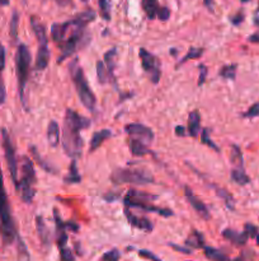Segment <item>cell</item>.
<instances>
[{
    "instance_id": "6da1fadb",
    "label": "cell",
    "mask_w": 259,
    "mask_h": 261,
    "mask_svg": "<svg viewBox=\"0 0 259 261\" xmlns=\"http://www.w3.org/2000/svg\"><path fill=\"white\" fill-rule=\"evenodd\" d=\"M90 126V120L82 116L74 110L67 109L65 112L64 125H62V148L66 155L72 159L80 157L84 147V142L80 135V132L85 127Z\"/></svg>"
},
{
    "instance_id": "7a4b0ae2",
    "label": "cell",
    "mask_w": 259,
    "mask_h": 261,
    "mask_svg": "<svg viewBox=\"0 0 259 261\" xmlns=\"http://www.w3.org/2000/svg\"><path fill=\"white\" fill-rule=\"evenodd\" d=\"M0 235L4 245H12L17 238V228L12 217L11 204H9L8 195L4 187L3 171L0 166Z\"/></svg>"
},
{
    "instance_id": "3957f363",
    "label": "cell",
    "mask_w": 259,
    "mask_h": 261,
    "mask_svg": "<svg viewBox=\"0 0 259 261\" xmlns=\"http://www.w3.org/2000/svg\"><path fill=\"white\" fill-rule=\"evenodd\" d=\"M22 176L21 180H18V184L16 185V190L21 195L22 200L27 204L32 203L36 190H34V184H36V172H34L33 163L29 158H22Z\"/></svg>"
},
{
    "instance_id": "277c9868",
    "label": "cell",
    "mask_w": 259,
    "mask_h": 261,
    "mask_svg": "<svg viewBox=\"0 0 259 261\" xmlns=\"http://www.w3.org/2000/svg\"><path fill=\"white\" fill-rule=\"evenodd\" d=\"M31 51L24 44H21L17 49L16 55V68H17V78H18V87H19V96H21L22 104L26 106V97H24V91L26 85L28 82L29 69H31Z\"/></svg>"
},
{
    "instance_id": "5b68a950",
    "label": "cell",
    "mask_w": 259,
    "mask_h": 261,
    "mask_svg": "<svg viewBox=\"0 0 259 261\" xmlns=\"http://www.w3.org/2000/svg\"><path fill=\"white\" fill-rule=\"evenodd\" d=\"M113 184H135L147 185L154 182V176L146 170H132V168H117L110 175Z\"/></svg>"
},
{
    "instance_id": "8992f818",
    "label": "cell",
    "mask_w": 259,
    "mask_h": 261,
    "mask_svg": "<svg viewBox=\"0 0 259 261\" xmlns=\"http://www.w3.org/2000/svg\"><path fill=\"white\" fill-rule=\"evenodd\" d=\"M71 77L74 80L75 88H77L78 96H79L82 104L87 107L88 110L93 111L95 109V96L93 91L90 89L88 80L85 79V75L83 73V69L77 64V60L71 65Z\"/></svg>"
},
{
    "instance_id": "52a82bcc",
    "label": "cell",
    "mask_w": 259,
    "mask_h": 261,
    "mask_svg": "<svg viewBox=\"0 0 259 261\" xmlns=\"http://www.w3.org/2000/svg\"><path fill=\"white\" fill-rule=\"evenodd\" d=\"M2 137H3V148H4V153H6L7 165H8L12 180H13L14 185H17L18 184V163H17L16 150H14L11 135H9L8 130H7L6 127L2 129Z\"/></svg>"
},
{
    "instance_id": "ba28073f",
    "label": "cell",
    "mask_w": 259,
    "mask_h": 261,
    "mask_svg": "<svg viewBox=\"0 0 259 261\" xmlns=\"http://www.w3.org/2000/svg\"><path fill=\"white\" fill-rule=\"evenodd\" d=\"M140 59H141L142 69L145 70L147 75H149L150 80L154 84H158L160 80V75H162V70H160V61L155 55L150 54L147 50L140 49L139 51Z\"/></svg>"
},
{
    "instance_id": "9c48e42d",
    "label": "cell",
    "mask_w": 259,
    "mask_h": 261,
    "mask_svg": "<svg viewBox=\"0 0 259 261\" xmlns=\"http://www.w3.org/2000/svg\"><path fill=\"white\" fill-rule=\"evenodd\" d=\"M125 132L131 138L141 140V142L146 143V144H150L153 142V139H154V133H153V130L150 127L145 126V125L139 124V122L126 125Z\"/></svg>"
},
{
    "instance_id": "30bf717a",
    "label": "cell",
    "mask_w": 259,
    "mask_h": 261,
    "mask_svg": "<svg viewBox=\"0 0 259 261\" xmlns=\"http://www.w3.org/2000/svg\"><path fill=\"white\" fill-rule=\"evenodd\" d=\"M125 205L126 208H137V209L145 210V212L157 213V214L162 215V217H172V215H174V213L170 209L155 207V205L150 204V202H130L125 203Z\"/></svg>"
},
{
    "instance_id": "8fae6325",
    "label": "cell",
    "mask_w": 259,
    "mask_h": 261,
    "mask_svg": "<svg viewBox=\"0 0 259 261\" xmlns=\"http://www.w3.org/2000/svg\"><path fill=\"white\" fill-rule=\"evenodd\" d=\"M184 195L186 198H187L188 203L191 204V207H192L203 219H210V213H208V209L205 205V203H203L200 198L196 197V195L193 194L192 190L188 186L184 187Z\"/></svg>"
},
{
    "instance_id": "7c38bea8",
    "label": "cell",
    "mask_w": 259,
    "mask_h": 261,
    "mask_svg": "<svg viewBox=\"0 0 259 261\" xmlns=\"http://www.w3.org/2000/svg\"><path fill=\"white\" fill-rule=\"evenodd\" d=\"M125 215H126V218H127L128 223H130L132 227H136V228H139V230L146 231V232H152L153 231V223L150 222L147 218L137 217V215H135L134 213L130 212L128 208H126L125 209Z\"/></svg>"
},
{
    "instance_id": "4fadbf2b",
    "label": "cell",
    "mask_w": 259,
    "mask_h": 261,
    "mask_svg": "<svg viewBox=\"0 0 259 261\" xmlns=\"http://www.w3.org/2000/svg\"><path fill=\"white\" fill-rule=\"evenodd\" d=\"M70 29V22L66 21L64 23H54L51 26V37L56 45H61L66 39V35Z\"/></svg>"
},
{
    "instance_id": "5bb4252c",
    "label": "cell",
    "mask_w": 259,
    "mask_h": 261,
    "mask_svg": "<svg viewBox=\"0 0 259 261\" xmlns=\"http://www.w3.org/2000/svg\"><path fill=\"white\" fill-rule=\"evenodd\" d=\"M39 51H37L36 57V69L37 70H45L49 65L50 61V50L47 47V41L39 42Z\"/></svg>"
},
{
    "instance_id": "9a60e30c",
    "label": "cell",
    "mask_w": 259,
    "mask_h": 261,
    "mask_svg": "<svg viewBox=\"0 0 259 261\" xmlns=\"http://www.w3.org/2000/svg\"><path fill=\"white\" fill-rule=\"evenodd\" d=\"M36 227H37V233H39V237L41 240L42 245L49 247L50 243H51V235H50L49 227L45 223V219L41 215H37L36 217Z\"/></svg>"
},
{
    "instance_id": "2e32d148",
    "label": "cell",
    "mask_w": 259,
    "mask_h": 261,
    "mask_svg": "<svg viewBox=\"0 0 259 261\" xmlns=\"http://www.w3.org/2000/svg\"><path fill=\"white\" fill-rule=\"evenodd\" d=\"M4 68H6V49H4L3 44L0 42V106L6 102L7 99L6 84H4L3 80Z\"/></svg>"
},
{
    "instance_id": "e0dca14e",
    "label": "cell",
    "mask_w": 259,
    "mask_h": 261,
    "mask_svg": "<svg viewBox=\"0 0 259 261\" xmlns=\"http://www.w3.org/2000/svg\"><path fill=\"white\" fill-rule=\"evenodd\" d=\"M201 132V115L196 110L188 115V134L192 138H197Z\"/></svg>"
},
{
    "instance_id": "ac0fdd59",
    "label": "cell",
    "mask_w": 259,
    "mask_h": 261,
    "mask_svg": "<svg viewBox=\"0 0 259 261\" xmlns=\"http://www.w3.org/2000/svg\"><path fill=\"white\" fill-rule=\"evenodd\" d=\"M223 236L226 240H229L236 246H244L246 243V241L249 240V236L245 231L244 232H236L234 230H225L223 232Z\"/></svg>"
},
{
    "instance_id": "d6986e66",
    "label": "cell",
    "mask_w": 259,
    "mask_h": 261,
    "mask_svg": "<svg viewBox=\"0 0 259 261\" xmlns=\"http://www.w3.org/2000/svg\"><path fill=\"white\" fill-rule=\"evenodd\" d=\"M157 199L155 195L146 194V192H140L136 191V190L131 189L128 190L127 194H126L125 199H123V203H130V202H152V200Z\"/></svg>"
},
{
    "instance_id": "ffe728a7",
    "label": "cell",
    "mask_w": 259,
    "mask_h": 261,
    "mask_svg": "<svg viewBox=\"0 0 259 261\" xmlns=\"http://www.w3.org/2000/svg\"><path fill=\"white\" fill-rule=\"evenodd\" d=\"M128 145H130V150H131L132 154L136 155V157H142V155H146L150 153L146 143L141 142L139 139H135V138H131V139L128 140Z\"/></svg>"
},
{
    "instance_id": "44dd1931",
    "label": "cell",
    "mask_w": 259,
    "mask_h": 261,
    "mask_svg": "<svg viewBox=\"0 0 259 261\" xmlns=\"http://www.w3.org/2000/svg\"><path fill=\"white\" fill-rule=\"evenodd\" d=\"M110 135H112V132L109 129H103L94 133V135L92 137V140H90V152H94L95 149H98L104 143V140H107Z\"/></svg>"
},
{
    "instance_id": "7402d4cb",
    "label": "cell",
    "mask_w": 259,
    "mask_h": 261,
    "mask_svg": "<svg viewBox=\"0 0 259 261\" xmlns=\"http://www.w3.org/2000/svg\"><path fill=\"white\" fill-rule=\"evenodd\" d=\"M47 140L51 147H57L60 142V127L55 120L50 121L49 126H47Z\"/></svg>"
},
{
    "instance_id": "603a6c76",
    "label": "cell",
    "mask_w": 259,
    "mask_h": 261,
    "mask_svg": "<svg viewBox=\"0 0 259 261\" xmlns=\"http://www.w3.org/2000/svg\"><path fill=\"white\" fill-rule=\"evenodd\" d=\"M116 55H117V50L110 49L104 54V65L107 68L108 75H109V80H115V68H116Z\"/></svg>"
},
{
    "instance_id": "cb8c5ba5",
    "label": "cell",
    "mask_w": 259,
    "mask_h": 261,
    "mask_svg": "<svg viewBox=\"0 0 259 261\" xmlns=\"http://www.w3.org/2000/svg\"><path fill=\"white\" fill-rule=\"evenodd\" d=\"M159 8L160 7L158 0H142V9H144L149 19H155Z\"/></svg>"
},
{
    "instance_id": "d4e9b609",
    "label": "cell",
    "mask_w": 259,
    "mask_h": 261,
    "mask_svg": "<svg viewBox=\"0 0 259 261\" xmlns=\"http://www.w3.org/2000/svg\"><path fill=\"white\" fill-rule=\"evenodd\" d=\"M231 179L238 185H248L250 182V179L244 171V167H234L231 170Z\"/></svg>"
},
{
    "instance_id": "484cf974",
    "label": "cell",
    "mask_w": 259,
    "mask_h": 261,
    "mask_svg": "<svg viewBox=\"0 0 259 261\" xmlns=\"http://www.w3.org/2000/svg\"><path fill=\"white\" fill-rule=\"evenodd\" d=\"M203 250H205L206 257L210 258L211 261H230V258L228 257V255H225L223 251L217 250V248L210 247V246H205Z\"/></svg>"
},
{
    "instance_id": "4316f807",
    "label": "cell",
    "mask_w": 259,
    "mask_h": 261,
    "mask_svg": "<svg viewBox=\"0 0 259 261\" xmlns=\"http://www.w3.org/2000/svg\"><path fill=\"white\" fill-rule=\"evenodd\" d=\"M31 26L32 29H33L34 35L37 37V41L39 42H44L47 41V35H46V29H45L44 24L36 18V17H32L31 18Z\"/></svg>"
},
{
    "instance_id": "83f0119b",
    "label": "cell",
    "mask_w": 259,
    "mask_h": 261,
    "mask_svg": "<svg viewBox=\"0 0 259 261\" xmlns=\"http://www.w3.org/2000/svg\"><path fill=\"white\" fill-rule=\"evenodd\" d=\"M186 245L188 247H193V248H201V247H205V238H203V235L198 231H193L192 235L187 238L186 241Z\"/></svg>"
},
{
    "instance_id": "f1b7e54d",
    "label": "cell",
    "mask_w": 259,
    "mask_h": 261,
    "mask_svg": "<svg viewBox=\"0 0 259 261\" xmlns=\"http://www.w3.org/2000/svg\"><path fill=\"white\" fill-rule=\"evenodd\" d=\"M17 252H18V261H29V252L26 243L22 240L21 236L17 235Z\"/></svg>"
},
{
    "instance_id": "f546056e",
    "label": "cell",
    "mask_w": 259,
    "mask_h": 261,
    "mask_svg": "<svg viewBox=\"0 0 259 261\" xmlns=\"http://www.w3.org/2000/svg\"><path fill=\"white\" fill-rule=\"evenodd\" d=\"M29 149H31V153H32V154H33L34 159L37 160V163H39V165L41 166V167L44 168V170H46V172L55 173V167H54V166L50 165L49 162H46V160H45L44 158L41 157V154H40V153L37 152L36 147H33V145H31V147H29Z\"/></svg>"
},
{
    "instance_id": "4dcf8cb0",
    "label": "cell",
    "mask_w": 259,
    "mask_h": 261,
    "mask_svg": "<svg viewBox=\"0 0 259 261\" xmlns=\"http://www.w3.org/2000/svg\"><path fill=\"white\" fill-rule=\"evenodd\" d=\"M80 180H82V176L78 172L77 160L74 159L71 162V165H70V173L65 177V182H67V184H79Z\"/></svg>"
},
{
    "instance_id": "1f68e13d",
    "label": "cell",
    "mask_w": 259,
    "mask_h": 261,
    "mask_svg": "<svg viewBox=\"0 0 259 261\" xmlns=\"http://www.w3.org/2000/svg\"><path fill=\"white\" fill-rule=\"evenodd\" d=\"M203 55V49H198V47H191L190 50H188L187 55H186L184 57H183L182 60H180L179 62L177 64V68L179 67V65H183L186 61H188V60L191 59H198V57H201Z\"/></svg>"
},
{
    "instance_id": "d6a6232c",
    "label": "cell",
    "mask_w": 259,
    "mask_h": 261,
    "mask_svg": "<svg viewBox=\"0 0 259 261\" xmlns=\"http://www.w3.org/2000/svg\"><path fill=\"white\" fill-rule=\"evenodd\" d=\"M231 162L235 165V167H244L243 154L238 145H231Z\"/></svg>"
},
{
    "instance_id": "836d02e7",
    "label": "cell",
    "mask_w": 259,
    "mask_h": 261,
    "mask_svg": "<svg viewBox=\"0 0 259 261\" xmlns=\"http://www.w3.org/2000/svg\"><path fill=\"white\" fill-rule=\"evenodd\" d=\"M97 75L100 84H105V83L109 80V75H108L107 68H105L104 62L103 61H97Z\"/></svg>"
},
{
    "instance_id": "e575fe53",
    "label": "cell",
    "mask_w": 259,
    "mask_h": 261,
    "mask_svg": "<svg viewBox=\"0 0 259 261\" xmlns=\"http://www.w3.org/2000/svg\"><path fill=\"white\" fill-rule=\"evenodd\" d=\"M236 68H238V65H236V64L225 65V67L221 68L220 75L223 78H225V79L234 80L236 77Z\"/></svg>"
},
{
    "instance_id": "d590c367",
    "label": "cell",
    "mask_w": 259,
    "mask_h": 261,
    "mask_svg": "<svg viewBox=\"0 0 259 261\" xmlns=\"http://www.w3.org/2000/svg\"><path fill=\"white\" fill-rule=\"evenodd\" d=\"M18 24H19V13L17 11L13 12L11 19V37L16 41L18 39Z\"/></svg>"
},
{
    "instance_id": "8d00e7d4",
    "label": "cell",
    "mask_w": 259,
    "mask_h": 261,
    "mask_svg": "<svg viewBox=\"0 0 259 261\" xmlns=\"http://www.w3.org/2000/svg\"><path fill=\"white\" fill-rule=\"evenodd\" d=\"M100 16L104 21H110V0H99Z\"/></svg>"
},
{
    "instance_id": "74e56055",
    "label": "cell",
    "mask_w": 259,
    "mask_h": 261,
    "mask_svg": "<svg viewBox=\"0 0 259 261\" xmlns=\"http://www.w3.org/2000/svg\"><path fill=\"white\" fill-rule=\"evenodd\" d=\"M216 192H217L218 197L223 198V199L225 200L226 205H228V207L230 208V209H234V198L231 197V195L229 194V192L226 191V190H224V189H216Z\"/></svg>"
},
{
    "instance_id": "f35d334b",
    "label": "cell",
    "mask_w": 259,
    "mask_h": 261,
    "mask_svg": "<svg viewBox=\"0 0 259 261\" xmlns=\"http://www.w3.org/2000/svg\"><path fill=\"white\" fill-rule=\"evenodd\" d=\"M60 260L61 261H75V256L72 255L71 250L65 246V247L60 248Z\"/></svg>"
},
{
    "instance_id": "ab89813d",
    "label": "cell",
    "mask_w": 259,
    "mask_h": 261,
    "mask_svg": "<svg viewBox=\"0 0 259 261\" xmlns=\"http://www.w3.org/2000/svg\"><path fill=\"white\" fill-rule=\"evenodd\" d=\"M201 142H202L203 144L208 145V147H210V148H212V149H215L216 152H218V147L215 144V143L212 142V140H211V138L208 137V129H205V130H203V132H202V137H201Z\"/></svg>"
},
{
    "instance_id": "60d3db41",
    "label": "cell",
    "mask_w": 259,
    "mask_h": 261,
    "mask_svg": "<svg viewBox=\"0 0 259 261\" xmlns=\"http://www.w3.org/2000/svg\"><path fill=\"white\" fill-rule=\"evenodd\" d=\"M120 251L113 248V250L108 251L102 256V261H118L120 260Z\"/></svg>"
},
{
    "instance_id": "b9f144b4",
    "label": "cell",
    "mask_w": 259,
    "mask_h": 261,
    "mask_svg": "<svg viewBox=\"0 0 259 261\" xmlns=\"http://www.w3.org/2000/svg\"><path fill=\"white\" fill-rule=\"evenodd\" d=\"M259 116V102L254 104L253 106L249 107L248 111L243 114V117H248V119H253V117Z\"/></svg>"
},
{
    "instance_id": "7bdbcfd3",
    "label": "cell",
    "mask_w": 259,
    "mask_h": 261,
    "mask_svg": "<svg viewBox=\"0 0 259 261\" xmlns=\"http://www.w3.org/2000/svg\"><path fill=\"white\" fill-rule=\"evenodd\" d=\"M139 255L141 256V257L147 258V260H150V261H163L162 258L158 257L154 252H152V251H149V250H140Z\"/></svg>"
},
{
    "instance_id": "ee69618b",
    "label": "cell",
    "mask_w": 259,
    "mask_h": 261,
    "mask_svg": "<svg viewBox=\"0 0 259 261\" xmlns=\"http://www.w3.org/2000/svg\"><path fill=\"white\" fill-rule=\"evenodd\" d=\"M158 18L160 19V21H168L170 17V9L167 8V7H160L159 11H158V14H157Z\"/></svg>"
},
{
    "instance_id": "f6af8a7d",
    "label": "cell",
    "mask_w": 259,
    "mask_h": 261,
    "mask_svg": "<svg viewBox=\"0 0 259 261\" xmlns=\"http://www.w3.org/2000/svg\"><path fill=\"white\" fill-rule=\"evenodd\" d=\"M244 231L248 233L249 238H255L256 235H258V228L254 224H250V223H246L245 227H244Z\"/></svg>"
},
{
    "instance_id": "bcb514c9",
    "label": "cell",
    "mask_w": 259,
    "mask_h": 261,
    "mask_svg": "<svg viewBox=\"0 0 259 261\" xmlns=\"http://www.w3.org/2000/svg\"><path fill=\"white\" fill-rule=\"evenodd\" d=\"M206 74H207V68H206L203 64L200 65V78H198V87H201V85L205 83Z\"/></svg>"
},
{
    "instance_id": "7dc6e473",
    "label": "cell",
    "mask_w": 259,
    "mask_h": 261,
    "mask_svg": "<svg viewBox=\"0 0 259 261\" xmlns=\"http://www.w3.org/2000/svg\"><path fill=\"white\" fill-rule=\"evenodd\" d=\"M169 246L173 248V250L178 251V252L186 253V255H190V253H192V250H191V248H188V247H183V246L175 245V243H169Z\"/></svg>"
},
{
    "instance_id": "c3c4849f",
    "label": "cell",
    "mask_w": 259,
    "mask_h": 261,
    "mask_svg": "<svg viewBox=\"0 0 259 261\" xmlns=\"http://www.w3.org/2000/svg\"><path fill=\"white\" fill-rule=\"evenodd\" d=\"M255 24L256 26L259 27V16H256L255 17ZM249 42H253V44H259V28H258V31L255 32V34H253L251 35V36H249Z\"/></svg>"
},
{
    "instance_id": "681fc988",
    "label": "cell",
    "mask_w": 259,
    "mask_h": 261,
    "mask_svg": "<svg viewBox=\"0 0 259 261\" xmlns=\"http://www.w3.org/2000/svg\"><path fill=\"white\" fill-rule=\"evenodd\" d=\"M244 21V14L241 13H238L236 14V16H233V17H230V22L233 24H235V26H238V24H240L241 22Z\"/></svg>"
},
{
    "instance_id": "f907efd6",
    "label": "cell",
    "mask_w": 259,
    "mask_h": 261,
    "mask_svg": "<svg viewBox=\"0 0 259 261\" xmlns=\"http://www.w3.org/2000/svg\"><path fill=\"white\" fill-rule=\"evenodd\" d=\"M184 126H177L175 127V134L178 135V137H184L186 135V132H184Z\"/></svg>"
},
{
    "instance_id": "816d5d0a",
    "label": "cell",
    "mask_w": 259,
    "mask_h": 261,
    "mask_svg": "<svg viewBox=\"0 0 259 261\" xmlns=\"http://www.w3.org/2000/svg\"><path fill=\"white\" fill-rule=\"evenodd\" d=\"M65 224H66V228L74 231V232H77V231L79 230V225H77L75 223H72V222H67V223H65Z\"/></svg>"
},
{
    "instance_id": "f5cc1de1",
    "label": "cell",
    "mask_w": 259,
    "mask_h": 261,
    "mask_svg": "<svg viewBox=\"0 0 259 261\" xmlns=\"http://www.w3.org/2000/svg\"><path fill=\"white\" fill-rule=\"evenodd\" d=\"M205 2V6L207 7L210 11H213V0H203Z\"/></svg>"
},
{
    "instance_id": "db71d44e",
    "label": "cell",
    "mask_w": 259,
    "mask_h": 261,
    "mask_svg": "<svg viewBox=\"0 0 259 261\" xmlns=\"http://www.w3.org/2000/svg\"><path fill=\"white\" fill-rule=\"evenodd\" d=\"M55 2H56L60 7H66L71 0H55Z\"/></svg>"
},
{
    "instance_id": "11a10c76",
    "label": "cell",
    "mask_w": 259,
    "mask_h": 261,
    "mask_svg": "<svg viewBox=\"0 0 259 261\" xmlns=\"http://www.w3.org/2000/svg\"><path fill=\"white\" fill-rule=\"evenodd\" d=\"M0 6L2 7L9 6V0H0Z\"/></svg>"
},
{
    "instance_id": "9f6ffc18",
    "label": "cell",
    "mask_w": 259,
    "mask_h": 261,
    "mask_svg": "<svg viewBox=\"0 0 259 261\" xmlns=\"http://www.w3.org/2000/svg\"><path fill=\"white\" fill-rule=\"evenodd\" d=\"M256 242H258V245H259V228H258V235H256Z\"/></svg>"
},
{
    "instance_id": "6f0895ef",
    "label": "cell",
    "mask_w": 259,
    "mask_h": 261,
    "mask_svg": "<svg viewBox=\"0 0 259 261\" xmlns=\"http://www.w3.org/2000/svg\"><path fill=\"white\" fill-rule=\"evenodd\" d=\"M241 3H248V2H250V0H240Z\"/></svg>"
},
{
    "instance_id": "680465c9",
    "label": "cell",
    "mask_w": 259,
    "mask_h": 261,
    "mask_svg": "<svg viewBox=\"0 0 259 261\" xmlns=\"http://www.w3.org/2000/svg\"><path fill=\"white\" fill-rule=\"evenodd\" d=\"M82 2H84V3H88V2H89V0H82Z\"/></svg>"
}]
</instances>
